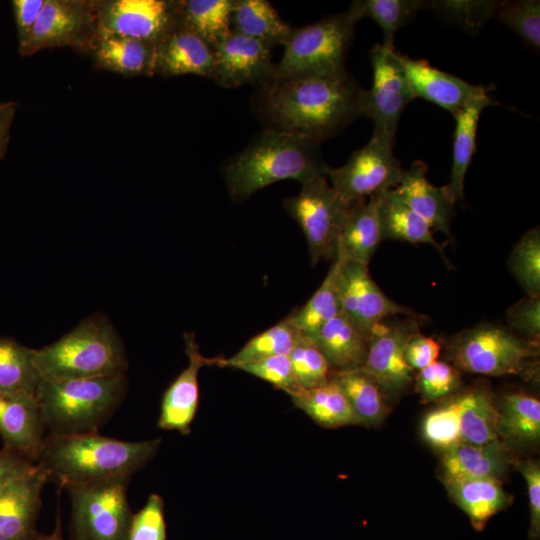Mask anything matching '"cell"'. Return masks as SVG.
Segmentation results:
<instances>
[{"label":"cell","mask_w":540,"mask_h":540,"mask_svg":"<svg viewBox=\"0 0 540 540\" xmlns=\"http://www.w3.org/2000/svg\"><path fill=\"white\" fill-rule=\"evenodd\" d=\"M259 85L255 108L270 129L322 142L363 116L364 90L346 70L326 75L271 76Z\"/></svg>","instance_id":"6da1fadb"},{"label":"cell","mask_w":540,"mask_h":540,"mask_svg":"<svg viewBox=\"0 0 540 540\" xmlns=\"http://www.w3.org/2000/svg\"><path fill=\"white\" fill-rule=\"evenodd\" d=\"M161 439L128 442L97 432L48 435L36 465L62 487L127 477L156 455Z\"/></svg>","instance_id":"7a4b0ae2"},{"label":"cell","mask_w":540,"mask_h":540,"mask_svg":"<svg viewBox=\"0 0 540 540\" xmlns=\"http://www.w3.org/2000/svg\"><path fill=\"white\" fill-rule=\"evenodd\" d=\"M321 142L296 133L266 128L245 149L226 163L223 175L230 196L245 200L282 180L300 183L327 176Z\"/></svg>","instance_id":"3957f363"},{"label":"cell","mask_w":540,"mask_h":540,"mask_svg":"<svg viewBox=\"0 0 540 540\" xmlns=\"http://www.w3.org/2000/svg\"><path fill=\"white\" fill-rule=\"evenodd\" d=\"M33 359L41 379L51 381L122 375L128 366L119 335L101 315L83 320L50 345L33 349Z\"/></svg>","instance_id":"277c9868"},{"label":"cell","mask_w":540,"mask_h":540,"mask_svg":"<svg viewBox=\"0 0 540 540\" xmlns=\"http://www.w3.org/2000/svg\"><path fill=\"white\" fill-rule=\"evenodd\" d=\"M127 389L124 374L72 380H41L36 391L49 435L95 433L116 410Z\"/></svg>","instance_id":"5b68a950"},{"label":"cell","mask_w":540,"mask_h":540,"mask_svg":"<svg viewBox=\"0 0 540 540\" xmlns=\"http://www.w3.org/2000/svg\"><path fill=\"white\" fill-rule=\"evenodd\" d=\"M356 22L347 11L293 28L272 76L326 75L344 71Z\"/></svg>","instance_id":"8992f818"},{"label":"cell","mask_w":540,"mask_h":540,"mask_svg":"<svg viewBox=\"0 0 540 540\" xmlns=\"http://www.w3.org/2000/svg\"><path fill=\"white\" fill-rule=\"evenodd\" d=\"M538 343L503 326L485 323L456 335L447 351L459 370L489 376L519 375L538 355Z\"/></svg>","instance_id":"52a82bcc"},{"label":"cell","mask_w":540,"mask_h":540,"mask_svg":"<svg viewBox=\"0 0 540 540\" xmlns=\"http://www.w3.org/2000/svg\"><path fill=\"white\" fill-rule=\"evenodd\" d=\"M128 481L119 477L66 487L72 503V540H127L133 515Z\"/></svg>","instance_id":"ba28073f"},{"label":"cell","mask_w":540,"mask_h":540,"mask_svg":"<svg viewBox=\"0 0 540 540\" xmlns=\"http://www.w3.org/2000/svg\"><path fill=\"white\" fill-rule=\"evenodd\" d=\"M350 205L332 188L327 176L304 181L296 195L284 199L286 211L305 235L313 265L322 259H335L340 229Z\"/></svg>","instance_id":"9c48e42d"},{"label":"cell","mask_w":540,"mask_h":540,"mask_svg":"<svg viewBox=\"0 0 540 540\" xmlns=\"http://www.w3.org/2000/svg\"><path fill=\"white\" fill-rule=\"evenodd\" d=\"M98 37V0H46L27 40L23 57L44 49L69 47L89 54Z\"/></svg>","instance_id":"30bf717a"},{"label":"cell","mask_w":540,"mask_h":540,"mask_svg":"<svg viewBox=\"0 0 540 540\" xmlns=\"http://www.w3.org/2000/svg\"><path fill=\"white\" fill-rule=\"evenodd\" d=\"M370 60L373 83L363 92L362 113L374 121L373 136L394 147L401 114L415 96L394 48L375 44Z\"/></svg>","instance_id":"8fae6325"},{"label":"cell","mask_w":540,"mask_h":540,"mask_svg":"<svg viewBox=\"0 0 540 540\" xmlns=\"http://www.w3.org/2000/svg\"><path fill=\"white\" fill-rule=\"evenodd\" d=\"M181 24V0H98V35L158 45Z\"/></svg>","instance_id":"7c38bea8"},{"label":"cell","mask_w":540,"mask_h":540,"mask_svg":"<svg viewBox=\"0 0 540 540\" xmlns=\"http://www.w3.org/2000/svg\"><path fill=\"white\" fill-rule=\"evenodd\" d=\"M403 171L393 147L372 136L365 146L352 153L346 164L329 168L327 179L346 202L353 203L395 188Z\"/></svg>","instance_id":"4fadbf2b"},{"label":"cell","mask_w":540,"mask_h":540,"mask_svg":"<svg viewBox=\"0 0 540 540\" xmlns=\"http://www.w3.org/2000/svg\"><path fill=\"white\" fill-rule=\"evenodd\" d=\"M418 318L382 321L370 332L361 369L380 387L386 398L400 395L412 382L414 371L405 359L410 338L419 331Z\"/></svg>","instance_id":"5bb4252c"},{"label":"cell","mask_w":540,"mask_h":540,"mask_svg":"<svg viewBox=\"0 0 540 540\" xmlns=\"http://www.w3.org/2000/svg\"><path fill=\"white\" fill-rule=\"evenodd\" d=\"M341 259L338 274L341 312L364 334L369 336L377 324L390 316L423 318L390 299L371 277L368 265Z\"/></svg>","instance_id":"9a60e30c"},{"label":"cell","mask_w":540,"mask_h":540,"mask_svg":"<svg viewBox=\"0 0 540 540\" xmlns=\"http://www.w3.org/2000/svg\"><path fill=\"white\" fill-rule=\"evenodd\" d=\"M274 69L271 47L235 31L213 48L211 79L222 87L261 84Z\"/></svg>","instance_id":"2e32d148"},{"label":"cell","mask_w":540,"mask_h":540,"mask_svg":"<svg viewBox=\"0 0 540 540\" xmlns=\"http://www.w3.org/2000/svg\"><path fill=\"white\" fill-rule=\"evenodd\" d=\"M415 98H424L453 116L476 99L488 95L489 87L474 85L429 65L425 59H413L398 52Z\"/></svg>","instance_id":"e0dca14e"},{"label":"cell","mask_w":540,"mask_h":540,"mask_svg":"<svg viewBox=\"0 0 540 540\" xmlns=\"http://www.w3.org/2000/svg\"><path fill=\"white\" fill-rule=\"evenodd\" d=\"M45 430L36 395L0 393L4 449L34 463L43 448Z\"/></svg>","instance_id":"ac0fdd59"},{"label":"cell","mask_w":540,"mask_h":540,"mask_svg":"<svg viewBox=\"0 0 540 540\" xmlns=\"http://www.w3.org/2000/svg\"><path fill=\"white\" fill-rule=\"evenodd\" d=\"M49 481L37 465L0 492V540H33L41 493Z\"/></svg>","instance_id":"d6986e66"},{"label":"cell","mask_w":540,"mask_h":540,"mask_svg":"<svg viewBox=\"0 0 540 540\" xmlns=\"http://www.w3.org/2000/svg\"><path fill=\"white\" fill-rule=\"evenodd\" d=\"M184 340L188 365L163 395L158 426L188 434L199 403L198 374L203 366H211V358L201 354L194 334L185 333Z\"/></svg>","instance_id":"ffe728a7"},{"label":"cell","mask_w":540,"mask_h":540,"mask_svg":"<svg viewBox=\"0 0 540 540\" xmlns=\"http://www.w3.org/2000/svg\"><path fill=\"white\" fill-rule=\"evenodd\" d=\"M213 49L182 24L156 48L155 74L173 77L186 74L211 78Z\"/></svg>","instance_id":"44dd1931"},{"label":"cell","mask_w":540,"mask_h":540,"mask_svg":"<svg viewBox=\"0 0 540 540\" xmlns=\"http://www.w3.org/2000/svg\"><path fill=\"white\" fill-rule=\"evenodd\" d=\"M382 241L377 195L351 203L340 229L336 255L369 265Z\"/></svg>","instance_id":"7402d4cb"},{"label":"cell","mask_w":540,"mask_h":540,"mask_svg":"<svg viewBox=\"0 0 540 540\" xmlns=\"http://www.w3.org/2000/svg\"><path fill=\"white\" fill-rule=\"evenodd\" d=\"M427 165L416 160L404 169L395 190L401 198L424 220L432 230L450 235V223L455 214V205L449 200L442 187L431 184L426 176Z\"/></svg>","instance_id":"603a6c76"},{"label":"cell","mask_w":540,"mask_h":540,"mask_svg":"<svg viewBox=\"0 0 540 540\" xmlns=\"http://www.w3.org/2000/svg\"><path fill=\"white\" fill-rule=\"evenodd\" d=\"M156 48L140 40L99 34L89 55L95 69L126 77L155 75Z\"/></svg>","instance_id":"cb8c5ba5"},{"label":"cell","mask_w":540,"mask_h":540,"mask_svg":"<svg viewBox=\"0 0 540 540\" xmlns=\"http://www.w3.org/2000/svg\"><path fill=\"white\" fill-rule=\"evenodd\" d=\"M509 462V453L501 441L486 445L460 442L444 451L441 471L444 482L500 479Z\"/></svg>","instance_id":"d4e9b609"},{"label":"cell","mask_w":540,"mask_h":540,"mask_svg":"<svg viewBox=\"0 0 540 540\" xmlns=\"http://www.w3.org/2000/svg\"><path fill=\"white\" fill-rule=\"evenodd\" d=\"M306 336L319 348L333 371L353 370L363 366L369 336L342 312Z\"/></svg>","instance_id":"484cf974"},{"label":"cell","mask_w":540,"mask_h":540,"mask_svg":"<svg viewBox=\"0 0 540 540\" xmlns=\"http://www.w3.org/2000/svg\"><path fill=\"white\" fill-rule=\"evenodd\" d=\"M445 485L476 531H482L491 517L512 502V497L503 489L499 479H465L445 482Z\"/></svg>","instance_id":"4316f807"},{"label":"cell","mask_w":540,"mask_h":540,"mask_svg":"<svg viewBox=\"0 0 540 540\" xmlns=\"http://www.w3.org/2000/svg\"><path fill=\"white\" fill-rule=\"evenodd\" d=\"M377 197L383 240L429 244L445 258L443 246L434 238L431 226L401 198L395 188L383 191Z\"/></svg>","instance_id":"83f0119b"},{"label":"cell","mask_w":540,"mask_h":540,"mask_svg":"<svg viewBox=\"0 0 540 540\" xmlns=\"http://www.w3.org/2000/svg\"><path fill=\"white\" fill-rule=\"evenodd\" d=\"M490 104L495 102L484 95L454 116L456 126L450 181L442 187L454 205L464 199V181L476 148L478 121L483 109Z\"/></svg>","instance_id":"f1b7e54d"},{"label":"cell","mask_w":540,"mask_h":540,"mask_svg":"<svg viewBox=\"0 0 540 540\" xmlns=\"http://www.w3.org/2000/svg\"><path fill=\"white\" fill-rule=\"evenodd\" d=\"M231 30L269 47L285 45L293 28L265 0H233Z\"/></svg>","instance_id":"f546056e"},{"label":"cell","mask_w":540,"mask_h":540,"mask_svg":"<svg viewBox=\"0 0 540 540\" xmlns=\"http://www.w3.org/2000/svg\"><path fill=\"white\" fill-rule=\"evenodd\" d=\"M459 409L461 442L486 445L501 441L497 432L498 410L490 392L471 388L455 397Z\"/></svg>","instance_id":"4dcf8cb0"},{"label":"cell","mask_w":540,"mask_h":540,"mask_svg":"<svg viewBox=\"0 0 540 540\" xmlns=\"http://www.w3.org/2000/svg\"><path fill=\"white\" fill-rule=\"evenodd\" d=\"M290 397L297 408L323 427L360 424L343 391L332 379L324 385L301 390Z\"/></svg>","instance_id":"1f68e13d"},{"label":"cell","mask_w":540,"mask_h":540,"mask_svg":"<svg viewBox=\"0 0 540 540\" xmlns=\"http://www.w3.org/2000/svg\"><path fill=\"white\" fill-rule=\"evenodd\" d=\"M497 418L499 438L517 444L536 443L540 438V401L525 393L505 395Z\"/></svg>","instance_id":"d6a6232c"},{"label":"cell","mask_w":540,"mask_h":540,"mask_svg":"<svg viewBox=\"0 0 540 540\" xmlns=\"http://www.w3.org/2000/svg\"><path fill=\"white\" fill-rule=\"evenodd\" d=\"M331 379L343 391L360 424L381 423L389 411L387 398L378 384L361 368L333 371Z\"/></svg>","instance_id":"836d02e7"},{"label":"cell","mask_w":540,"mask_h":540,"mask_svg":"<svg viewBox=\"0 0 540 540\" xmlns=\"http://www.w3.org/2000/svg\"><path fill=\"white\" fill-rule=\"evenodd\" d=\"M301 336V331L291 317L287 316L274 326L252 337L232 357L211 358V366L236 368L267 357L289 355Z\"/></svg>","instance_id":"e575fe53"},{"label":"cell","mask_w":540,"mask_h":540,"mask_svg":"<svg viewBox=\"0 0 540 540\" xmlns=\"http://www.w3.org/2000/svg\"><path fill=\"white\" fill-rule=\"evenodd\" d=\"M233 0H181V24L212 49L231 32Z\"/></svg>","instance_id":"d590c367"},{"label":"cell","mask_w":540,"mask_h":540,"mask_svg":"<svg viewBox=\"0 0 540 540\" xmlns=\"http://www.w3.org/2000/svg\"><path fill=\"white\" fill-rule=\"evenodd\" d=\"M41 376L33 349L10 338H0V393L36 395Z\"/></svg>","instance_id":"8d00e7d4"},{"label":"cell","mask_w":540,"mask_h":540,"mask_svg":"<svg viewBox=\"0 0 540 540\" xmlns=\"http://www.w3.org/2000/svg\"><path fill=\"white\" fill-rule=\"evenodd\" d=\"M341 261V257L336 255L319 288L301 308L289 315L302 334H312L341 313L338 289Z\"/></svg>","instance_id":"74e56055"},{"label":"cell","mask_w":540,"mask_h":540,"mask_svg":"<svg viewBox=\"0 0 540 540\" xmlns=\"http://www.w3.org/2000/svg\"><path fill=\"white\" fill-rule=\"evenodd\" d=\"M424 8L426 9V1L423 0H358L351 3L348 11L357 21L367 17L376 22L384 34L382 45L394 48L397 30Z\"/></svg>","instance_id":"f35d334b"},{"label":"cell","mask_w":540,"mask_h":540,"mask_svg":"<svg viewBox=\"0 0 540 540\" xmlns=\"http://www.w3.org/2000/svg\"><path fill=\"white\" fill-rule=\"evenodd\" d=\"M500 1L495 0H434L426 1L439 17L470 32H478L487 21L494 18Z\"/></svg>","instance_id":"ab89813d"},{"label":"cell","mask_w":540,"mask_h":540,"mask_svg":"<svg viewBox=\"0 0 540 540\" xmlns=\"http://www.w3.org/2000/svg\"><path fill=\"white\" fill-rule=\"evenodd\" d=\"M509 268L528 296H540V231L528 230L509 257Z\"/></svg>","instance_id":"60d3db41"},{"label":"cell","mask_w":540,"mask_h":540,"mask_svg":"<svg viewBox=\"0 0 540 540\" xmlns=\"http://www.w3.org/2000/svg\"><path fill=\"white\" fill-rule=\"evenodd\" d=\"M288 356L302 390L316 388L330 381L333 372L331 366L306 335L302 334Z\"/></svg>","instance_id":"b9f144b4"},{"label":"cell","mask_w":540,"mask_h":540,"mask_svg":"<svg viewBox=\"0 0 540 540\" xmlns=\"http://www.w3.org/2000/svg\"><path fill=\"white\" fill-rule=\"evenodd\" d=\"M494 18L514 31L529 47L540 48V1H500Z\"/></svg>","instance_id":"7bdbcfd3"},{"label":"cell","mask_w":540,"mask_h":540,"mask_svg":"<svg viewBox=\"0 0 540 540\" xmlns=\"http://www.w3.org/2000/svg\"><path fill=\"white\" fill-rule=\"evenodd\" d=\"M423 435L444 451L461 442L459 409L455 398L432 410L423 421Z\"/></svg>","instance_id":"ee69618b"},{"label":"cell","mask_w":540,"mask_h":540,"mask_svg":"<svg viewBox=\"0 0 540 540\" xmlns=\"http://www.w3.org/2000/svg\"><path fill=\"white\" fill-rule=\"evenodd\" d=\"M416 389L425 402L445 398L460 386V370L444 361H435L418 371Z\"/></svg>","instance_id":"f6af8a7d"},{"label":"cell","mask_w":540,"mask_h":540,"mask_svg":"<svg viewBox=\"0 0 540 540\" xmlns=\"http://www.w3.org/2000/svg\"><path fill=\"white\" fill-rule=\"evenodd\" d=\"M236 369H240L272 384L276 388L286 392L289 396L302 390L297 382L288 355L272 356L252 361L242 364L236 367Z\"/></svg>","instance_id":"bcb514c9"},{"label":"cell","mask_w":540,"mask_h":540,"mask_svg":"<svg viewBox=\"0 0 540 540\" xmlns=\"http://www.w3.org/2000/svg\"><path fill=\"white\" fill-rule=\"evenodd\" d=\"M127 540H167L164 501L151 494L145 505L132 515Z\"/></svg>","instance_id":"7dc6e473"},{"label":"cell","mask_w":540,"mask_h":540,"mask_svg":"<svg viewBox=\"0 0 540 540\" xmlns=\"http://www.w3.org/2000/svg\"><path fill=\"white\" fill-rule=\"evenodd\" d=\"M506 321L511 329L528 340L538 341L540 336V296H528L516 302L506 312Z\"/></svg>","instance_id":"c3c4849f"},{"label":"cell","mask_w":540,"mask_h":540,"mask_svg":"<svg viewBox=\"0 0 540 540\" xmlns=\"http://www.w3.org/2000/svg\"><path fill=\"white\" fill-rule=\"evenodd\" d=\"M518 470L523 475L528 489L530 521L528 529L529 540L540 538V468L534 461L518 462Z\"/></svg>","instance_id":"681fc988"},{"label":"cell","mask_w":540,"mask_h":540,"mask_svg":"<svg viewBox=\"0 0 540 540\" xmlns=\"http://www.w3.org/2000/svg\"><path fill=\"white\" fill-rule=\"evenodd\" d=\"M441 351L440 343L432 337L415 333L405 348V359L413 371H420L437 361Z\"/></svg>","instance_id":"f907efd6"},{"label":"cell","mask_w":540,"mask_h":540,"mask_svg":"<svg viewBox=\"0 0 540 540\" xmlns=\"http://www.w3.org/2000/svg\"><path fill=\"white\" fill-rule=\"evenodd\" d=\"M46 0H13L12 14L15 21L18 49L28 40Z\"/></svg>","instance_id":"816d5d0a"},{"label":"cell","mask_w":540,"mask_h":540,"mask_svg":"<svg viewBox=\"0 0 540 540\" xmlns=\"http://www.w3.org/2000/svg\"><path fill=\"white\" fill-rule=\"evenodd\" d=\"M35 466V463L3 448L0 451V492Z\"/></svg>","instance_id":"f5cc1de1"},{"label":"cell","mask_w":540,"mask_h":540,"mask_svg":"<svg viewBox=\"0 0 540 540\" xmlns=\"http://www.w3.org/2000/svg\"><path fill=\"white\" fill-rule=\"evenodd\" d=\"M18 103L5 101L0 103V162L3 159L11 138V129Z\"/></svg>","instance_id":"db71d44e"},{"label":"cell","mask_w":540,"mask_h":540,"mask_svg":"<svg viewBox=\"0 0 540 540\" xmlns=\"http://www.w3.org/2000/svg\"><path fill=\"white\" fill-rule=\"evenodd\" d=\"M33 540H64L61 534V528L59 523L57 524V527L55 531L51 534H38L35 536Z\"/></svg>","instance_id":"11a10c76"}]
</instances>
